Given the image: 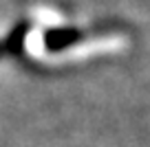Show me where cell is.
Listing matches in <instances>:
<instances>
[{"instance_id": "6da1fadb", "label": "cell", "mask_w": 150, "mask_h": 147, "mask_svg": "<svg viewBox=\"0 0 150 147\" xmlns=\"http://www.w3.org/2000/svg\"><path fill=\"white\" fill-rule=\"evenodd\" d=\"M80 40V33L73 31V29H57V31H51L47 35V44L51 51H60V48H66L69 44Z\"/></svg>"}]
</instances>
